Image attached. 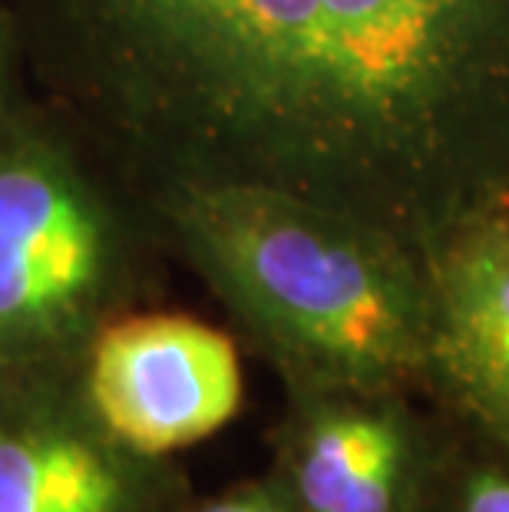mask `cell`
Returning a JSON list of instances; mask_svg holds the SVG:
<instances>
[{
    "label": "cell",
    "instance_id": "cell-2",
    "mask_svg": "<svg viewBox=\"0 0 509 512\" xmlns=\"http://www.w3.org/2000/svg\"><path fill=\"white\" fill-rule=\"evenodd\" d=\"M149 202L288 394L430 387L427 271L397 235L268 185H172Z\"/></svg>",
    "mask_w": 509,
    "mask_h": 512
},
{
    "label": "cell",
    "instance_id": "cell-10",
    "mask_svg": "<svg viewBox=\"0 0 509 512\" xmlns=\"http://www.w3.org/2000/svg\"><path fill=\"white\" fill-rule=\"evenodd\" d=\"M473 423L480 427V433L486 440L509 453V413H493V417H483V420H473Z\"/></svg>",
    "mask_w": 509,
    "mask_h": 512
},
{
    "label": "cell",
    "instance_id": "cell-11",
    "mask_svg": "<svg viewBox=\"0 0 509 512\" xmlns=\"http://www.w3.org/2000/svg\"><path fill=\"white\" fill-rule=\"evenodd\" d=\"M7 86H10V70H7V27L0 24V116L14 110V106H10V100H7Z\"/></svg>",
    "mask_w": 509,
    "mask_h": 512
},
{
    "label": "cell",
    "instance_id": "cell-3",
    "mask_svg": "<svg viewBox=\"0 0 509 512\" xmlns=\"http://www.w3.org/2000/svg\"><path fill=\"white\" fill-rule=\"evenodd\" d=\"M149 285L146 232L50 126L0 116V361H70Z\"/></svg>",
    "mask_w": 509,
    "mask_h": 512
},
{
    "label": "cell",
    "instance_id": "cell-5",
    "mask_svg": "<svg viewBox=\"0 0 509 512\" xmlns=\"http://www.w3.org/2000/svg\"><path fill=\"white\" fill-rule=\"evenodd\" d=\"M83 394L129 450L176 460L238 417L245 377L225 331L176 311H123L80 354Z\"/></svg>",
    "mask_w": 509,
    "mask_h": 512
},
{
    "label": "cell",
    "instance_id": "cell-6",
    "mask_svg": "<svg viewBox=\"0 0 509 512\" xmlns=\"http://www.w3.org/2000/svg\"><path fill=\"white\" fill-rule=\"evenodd\" d=\"M272 450L295 512H417L443 443L404 390H291Z\"/></svg>",
    "mask_w": 509,
    "mask_h": 512
},
{
    "label": "cell",
    "instance_id": "cell-9",
    "mask_svg": "<svg viewBox=\"0 0 509 512\" xmlns=\"http://www.w3.org/2000/svg\"><path fill=\"white\" fill-rule=\"evenodd\" d=\"M176 512H295V509H291L275 473L265 470L262 476L235 479V483H229L212 496L192 493Z\"/></svg>",
    "mask_w": 509,
    "mask_h": 512
},
{
    "label": "cell",
    "instance_id": "cell-1",
    "mask_svg": "<svg viewBox=\"0 0 509 512\" xmlns=\"http://www.w3.org/2000/svg\"><path fill=\"white\" fill-rule=\"evenodd\" d=\"M153 192L245 182L424 252L509 199V0H14Z\"/></svg>",
    "mask_w": 509,
    "mask_h": 512
},
{
    "label": "cell",
    "instance_id": "cell-7",
    "mask_svg": "<svg viewBox=\"0 0 509 512\" xmlns=\"http://www.w3.org/2000/svg\"><path fill=\"white\" fill-rule=\"evenodd\" d=\"M430 288V387L470 420L509 413V219L476 212L420 252Z\"/></svg>",
    "mask_w": 509,
    "mask_h": 512
},
{
    "label": "cell",
    "instance_id": "cell-4",
    "mask_svg": "<svg viewBox=\"0 0 509 512\" xmlns=\"http://www.w3.org/2000/svg\"><path fill=\"white\" fill-rule=\"evenodd\" d=\"M176 460L123 446L83 394L80 357L0 361V512H176Z\"/></svg>",
    "mask_w": 509,
    "mask_h": 512
},
{
    "label": "cell",
    "instance_id": "cell-8",
    "mask_svg": "<svg viewBox=\"0 0 509 512\" xmlns=\"http://www.w3.org/2000/svg\"><path fill=\"white\" fill-rule=\"evenodd\" d=\"M417 512H509V453L443 446Z\"/></svg>",
    "mask_w": 509,
    "mask_h": 512
},
{
    "label": "cell",
    "instance_id": "cell-12",
    "mask_svg": "<svg viewBox=\"0 0 509 512\" xmlns=\"http://www.w3.org/2000/svg\"><path fill=\"white\" fill-rule=\"evenodd\" d=\"M503 212H506V219H509V199H506V205H503Z\"/></svg>",
    "mask_w": 509,
    "mask_h": 512
}]
</instances>
